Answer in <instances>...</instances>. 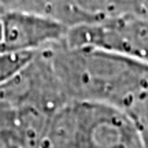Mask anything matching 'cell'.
Listing matches in <instances>:
<instances>
[{
    "label": "cell",
    "mask_w": 148,
    "mask_h": 148,
    "mask_svg": "<svg viewBox=\"0 0 148 148\" xmlns=\"http://www.w3.org/2000/svg\"><path fill=\"white\" fill-rule=\"evenodd\" d=\"M37 53V52H36ZM36 53H3L0 55V85L19 73L30 63Z\"/></svg>",
    "instance_id": "7"
},
{
    "label": "cell",
    "mask_w": 148,
    "mask_h": 148,
    "mask_svg": "<svg viewBox=\"0 0 148 148\" xmlns=\"http://www.w3.org/2000/svg\"><path fill=\"white\" fill-rule=\"evenodd\" d=\"M116 108L133 122L148 148V66L144 67Z\"/></svg>",
    "instance_id": "6"
},
{
    "label": "cell",
    "mask_w": 148,
    "mask_h": 148,
    "mask_svg": "<svg viewBox=\"0 0 148 148\" xmlns=\"http://www.w3.org/2000/svg\"><path fill=\"white\" fill-rule=\"evenodd\" d=\"M4 53H36L64 41L69 26L32 11H8L0 15Z\"/></svg>",
    "instance_id": "4"
},
{
    "label": "cell",
    "mask_w": 148,
    "mask_h": 148,
    "mask_svg": "<svg viewBox=\"0 0 148 148\" xmlns=\"http://www.w3.org/2000/svg\"><path fill=\"white\" fill-rule=\"evenodd\" d=\"M41 148H145L121 110L96 101H69L52 115Z\"/></svg>",
    "instance_id": "2"
},
{
    "label": "cell",
    "mask_w": 148,
    "mask_h": 148,
    "mask_svg": "<svg viewBox=\"0 0 148 148\" xmlns=\"http://www.w3.org/2000/svg\"><path fill=\"white\" fill-rule=\"evenodd\" d=\"M4 53V49H3V32H1V23H0V55Z\"/></svg>",
    "instance_id": "8"
},
{
    "label": "cell",
    "mask_w": 148,
    "mask_h": 148,
    "mask_svg": "<svg viewBox=\"0 0 148 148\" xmlns=\"http://www.w3.org/2000/svg\"><path fill=\"white\" fill-rule=\"evenodd\" d=\"M79 25L148 18V0H73Z\"/></svg>",
    "instance_id": "5"
},
{
    "label": "cell",
    "mask_w": 148,
    "mask_h": 148,
    "mask_svg": "<svg viewBox=\"0 0 148 148\" xmlns=\"http://www.w3.org/2000/svg\"><path fill=\"white\" fill-rule=\"evenodd\" d=\"M69 45L92 47L148 66V18L112 19L69 29Z\"/></svg>",
    "instance_id": "3"
},
{
    "label": "cell",
    "mask_w": 148,
    "mask_h": 148,
    "mask_svg": "<svg viewBox=\"0 0 148 148\" xmlns=\"http://www.w3.org/2000/svg\"><path fill=\"white\" fill-rule=\"evenodd\" d=\"M69 101H96L118 107L147 64L92 47L66 41L45 48Z\"/></svg>",
    "instance_id": "1"
}]
</instances>
